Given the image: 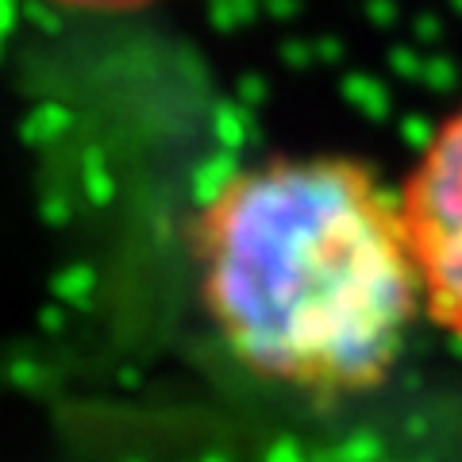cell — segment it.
Masks as SVG:
<instances>
[{"mask_svg":"<svg viewBox=\"0 0 462 462\" xmlns=\"http://www.w3.org/2000/svg\"><path fill=\"white\" fill-rule=\"evenodd\" d=\"M193 251L224 346L305 397L382 385L424 312L401 193L358 158L236 170L200 208Z\"/></svg>","mask_w":462,"mask_h":462,"instance_id":"1","label":"cell"},{"mask_svg":"<svg viewBox=\"0 0 462 462\" xmlns=\"http://www.w3.org/2000/svg\"><path fill=\"white\" fill-rule=\"evenodd\" d=\"M397 193L424 312L462 339V105L436 127Z\"/></svg>","mask_w":462,"mask_h":462,"instance_id":"2","label":"cell"},{"mask_svg":"<svg viewBox=\"0 0 462 462\" xmlns=\"http://www.w3.org/2000/svg\"><path fill=\"white\" fill-rule=\"evenodd\" d=\"M42 5H54L66 12H93V16H120V12L151 8L158 0H42Z\"/></svg>","mask_w":462,"mask_h":462,"instance_id":"3","label":"cell"}]
</instances>
